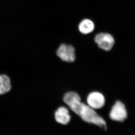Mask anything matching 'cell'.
Masks as SVG:
<instances>
[{
	"instance_id": "obj_1",
	"label": "cell",
	"mask_w": 135,
	"mask_h": 135,
	"mask_svg": "<svg viewBox=\"0 0 135 135\" xmlns=\"http://www.w3.org/2000/svg\"><path fill=\"white\" fill-rule=\"evenodd\" d=\"M63 101L74 113L80 116L85 122L94 124L106 130V122L99 116L95 110L81 102V99L78 93L71 91L65 93Z\"/></svg>"
},
{
	"instance_id": "obj_2",
	"label": "cell",
	"mask_w": 135,
	"mask_h": 135,
	"mask_svg": "<svg viewBox=\"0 0 135 135\" xmlns=\"http://www.w3.org/2000/svg\"><path fill=\"white\" fill-rule=\"evenodd\" d=\"M56 55L60 60L66 62H74L76 59L75 47L70 44H60L56 51Z\"/></svg>"
},
{
	"instance_id": "obj_3",
	"label": "cell",
	"mask_w": 135,
	"mask_h": 135,
	"mask_svg": "<svg viewBox=\"0 0 135 135\" xmlns=\"http://www.w3.org/2000/svg\"><path fill=\"white\" fill-rule=\"evenodd\" d=\"M94 42L98 47L104 51L112 50L115 44V39L110 33L100 32L94 37Z\"/></svg>"
},
{
	"instance_id": "obj_4",
	"label": "cell",
	"mask_w": 135,
	"mask_h": 135,
	"mask_svg": "<svg viewBox=\"0 0 135 135\" xmlns=\"http://www.w3.org/2000/svg\"><path fill=\"white\" fill-rule=\"evenodd\" d=\"M86 102L88 105L92 109L98 110L103 108L105 105V97L102 93L94 91L88 95Z\"/></svg>"
},
{
	"instance_id": "obj_5",
	"label": "cell",
	"mask_w": 135,
	"mask_h": 135,
	"mask_svg": "<svg viewBox=\"0 0 135 135\" xmlns=\"http://www.w3.org/2000/svg\"><path fill=\"white\" fill-rule=\"evenodd\" d=\"M127 110L125 105L120 101L116 102L113 107L109 117L112 120L122 122L127 118Z\"/></svg>"
},
{
	"instance_id": "obj_6",
	"label": "cell",
	"mask_w": 135,
	"mask_h": 135,
	"mask_svg": "<svg viewBox=\"0 0 135 135\" xmlns=\"http://www.w3.org/2000/svg\"><path fill=\"white\" fill-rule=\"evenodd\" d=\"M55 119L57 123L61 125H67L71 120L69 111L64 107H60L55 113Z\"/></svg>"
},
{
	"instance_id": "obj_7",
	"label": "cell",
	"mask_w": 135,
	"mask_h": 135,
	"mask_svg": "<svg viewBox=\"0 0 135 135\" xmlns=\"http://www.w3.org/2000/svg\"><path fill=\"white\" fill-rule=\"evenodd\" d=\"M78 28L80 33L84 35H87L94 31L95 29V25L91 20L84 18L79 24Z\"/></svg>"
},
{
	"instance_id": "obj_8",
	"label": "cell",
	"mask_w": 135,
	"mask_h": 135,
	"mask_svg": "<svg viewBox=\"0 0 135 135\" xmlns=\"http://www.w3.org/2000/svg\"><path fill=\"white\" fill-rule=\"evenodd\" d=\"M11 81L8 75H0V95H4L11 89Z\"/></svg>"
}]
</instances>
